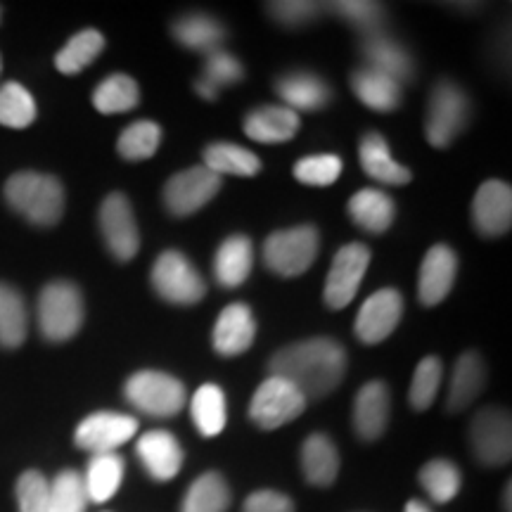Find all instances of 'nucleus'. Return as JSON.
Masks as SVG:
<instances>
[{
	"mask_svg": "<svg viewBox=\"0 0 512 512\" xmlns=\"http://www.w3.org/2000/svg\"><path fill=\"white\" fill-rule=\"evenodd\" d=\"M268 368L271 375L297 387L306 401L323 399L347 375V351L330 337H311L275 351Z\"/></svg>",
	"mask_w": 512,
	"mask_h": 512,
	"instance_id": "1",
	"label": "nucleus"
},
{
	"mask_svg": "<svg viewBox=\"0 0 512 512\" xmlns=\"http://www.w3.org/2000/svg\"><path fill=\"white\" fill-rule=\"evenodd\" d=\"M5 200L34 226H55L64 214V188L55 176L22 171L5 183Z\"/></svg>",
	"mask_w": 512,
	"mask_h": 512,
	"instance_id": "2",
	"label": "nucleus"
},
{
	"mask_svg": "<svg viewBox=\"0 0 512 512\" xmlns=\"http://www.w3.org/2000/svg\"><path fill=\"white\" fill-rule=\"evenodd\" d=\"M83 325V297L67 280L46 285L38 297V328L50 342L72 339Z\"/></svg>",
	"mask_w": 512,
	"mask_h": 512,
	"instance_id": "3",
	"label": "nucleus"
},
{
	"mask_svg": "<svg viewBox=\"0 0 512 512\" xmlns=\"http://www.w3.org/2000/svg\"><path fill=\"white\" fill-rule=\"evenodd\" d=\"M131 406L152 418H174L185 406V387L174 375L162 370H138L124 384Z\"/></svg>",
	"mask_w": 512,
	"mask_h": 512,
	"instance_id": "4",
	"label": "nucleus"
},
{
	"mask_svg": "<svg viewBox=\"0 0 512 512\" xmlns=\"http://www.w3.org/2000/svg\"><path fill=\"white\" fill-rule=\"evenodd\" d=\"M470 121V100L453 81H439L427 105L425 136L434 147H448L465 131Z\"/></svg>",
	"mask_w": 512,
	"mask_h": 512,
	"instance_id": "5",
	"label": "nucleus"
},
{
	"mask_svg": "<svg viewBox=\"0 0 512 512\" xmlns=\"http://www.w3.org/2000/svg\"><path fill=\"white\" fill-rule=\"evenodd\" d=\"M318 256V230L313 226H294L271 233L264 242V264L268 271L283 278L306 273Z\"/></svg>",
	"mask_w": 512,
	"mask_h": 512,
	"instance_id": "6",
	"label": "nucleus"
},
{
	"mask_svg": "<svg viewBox=\"0 0 512 512\" xmlns=\"http://www.w3.org/2000/svg\"><path fill=\"white\" fill-rule=\"evenodd\" d=\"M152 287L164 302L183 306L202 302L207 294V283L200 271L190 264L188 256L174 249L157 256L152 266Z\"/></svg>",
	"mask_w": 512,
	"mask_h": 512,
	"instance_id": "7",
	"label": "nucleus"
},
{
	"mask_svg": "<svg viewBox=\"0 0 512 512\" xmlns=\"http://www.w3.org/2000/svg\"><path fill=\"white\" fill-rule=\"evenodd\" d=\"M304 394L283 377H266L259 384L249 403V418L261 430H278L287 422L297 420L306 408Z\"/></svg>",
	"mask_w": 512,
	"mask_h": 512,
	"instance_id": "8",
	"label": "nucleus"
},
{
	"mask_svg": "<svg viewBox=\"0 0 512 512\" xmlns=\"http://www.w3.org/2000/svg\"><path fill=\"white\" fill-rule=\"evenodd\" d=\"M221 190V176L209 171L207 166H192L181 174H174L166 181L162 200L171 216L185 219V216L200 211L204 204H209Z\"/></svg>",
	"mask_w": 512,
	"mask_h": 512,
	"instance_id": "9",
	"label": "nucleus"
},
{
	"mask_svg": "<svg viewBox=\"0 0 512 512\" xmlns=\"http://www.w3.org/2000/svg\"><path fill=\"white\" fill-rule=\"evenodd\" d=\"M470 444L482 465H508L512 458V422L503 408H484L472 418Z\"/></svg>",
	"mask_w": 512,
	"mask_h": 512,
	"instance_id": "10",
	"label": "nucleus"
},
{
	"mask_svg": "<svg viewBox=\"0 0 512 512\" xmlns=\"http://www.w3.org/2000/svg\"><path fill=\"white\" fill-rule=\"evenodd\" d=\"M370 266V249L361 242H351L339 249L325 280V304L330 309H344L354 302L358 287Z\"/></svg>",
	"mask_w": 512,
	"mask_h": 512,
	"instance_id": "11",
	"label": "nucleus"
},
{
	"mask_svg": "<svg viewBox=\"0 0 512 512\" xmlns=\"http://www.w3.org/2000/svg\"><path fill=\"white\" fill-rule=\"evenodd\" d=\"M100 230L110 252L119 261H131L138 254L140 233L131 202L121 192H112L100 204Z\"/></svg>",
	"mask_w": 512,
	"mask_h": 512,
	"instance_id": "12",
	"label": "nucleus"
},
{
	"mask_svg": "<svg viewBox=\"0 0 512 512\" xmlns=\"http://www.w3.org/2000/svg\"><path fill=\"white\" fill-rule=\"evenodd\" d=\"M138 432V420L126 413L98 411L91 413L76 427L74 441L83 451L95 453H114V448L124 446L133 434Z\"/></svg>",
	"mask_w": 512,
	"mask_h": 512,
	"instance_id": "13",
	"label": "nucleus"
},
{
	"mask_svg": "<svg viewBox=\"0 0 512 512\" xmlns=\"http://www.w3.org/2000/svg\"><path fill=\"white\" fill-rule=\"evenodd\" d=\"M403 316V297L399 290H377L363 302L356 316L354 332L363 344H380L396 330Z\"/></svg>",
	"mask_w": 512,
	"mask_h": 512,
	"instance_id": "14",
	"label": "nucleus"
},
{
	"mask_svg": "<svg viewBox=\"0 0 512 512\" xmlns=\"http://www.w3.org/2000/svg\"><path fill=\"white\" fill-rule=\"evenodd\" d=\"M472 221L486 238H498L512 226V190L508 183L484 181L472 202Z\"/></svg>",
	"mask_w": 512,
	"mask_h": 512,
	"instance_id": "15",
	"label": "nucleus"
},
{
	"mask_svg": "<svg viewBox=\"0 0 512 512\" xmlns=\"http://www.w3.org/2000/svg\"><path fill=\"white\" fill-rule=\"evenodd\" d=\"M361 55H363V60H366L363 67L375 69V72H380L384 76H389V79L399 81L401 86L406 81H413V76H415L413 55L408 53L401 43H396L392 36L384 34V31L363 36Z\"/></svg>",
	"mask_w": 512,
	"mask_h": 512,
	"instance_id": "16",
	"label": "nucleus"
},
{
	"mask_svg": "<svg viewBox=\"0 0 512 512\" xmlns=\"http://www.w3.org/2000/svg\"><path fill=\"white\" fill-rule=\"evenodd\" d=\"M389 413H392V396L389 387L380 380L363 384L354 399V430L363 441L380 439L389 425Z\"/></svg>",
	"mask_w": 512,
	"mask_h": 512,
	"instance_id": "17",
	"label": "nucleus"
},
{
	"mask_svg": "<svg viewBox=\"0 0 512 512\" xmlns=\"http://www.w3.org/2000/svg\"><path fill=\"white\" fill-rule=\"evenodd\" d=\"M458 256L451 247L434 245L425 254L418 278V297L425 306H437L444 302L456 283Z\"/></svg>",
	"mask_w": 512,
	"mask_h": 512,
	"instance_id": "18",
	"label": "nucleus"
},
{
	"mask_svg": "<svg viewBox=\"0 0 512 512\" xmlns=\"http://www.w3.org/2000/svg\"><path fill=\"white\" fill-rule=\"evenodd\" d=\"M136 453L140 463L145 465L147 475L157 482H169L181 472L183 465V446L178 439L166 430H152L145 432L138 439Z\"/></svg>",
	"mask_w": 512,
	"mask_h": 512,
	"instance_id": "19",
	"label": "nucleus"
},
{
	"mask_svg": "<svg viewBox=\"0 0 512 512\" xmlns=\"http://www.w3.org/2000/svg\"><path fill=\"white\" fill-rule=\"evenodd\" d=\"M256 320L247 304H230L214 325V349L221 356H240L254 344Z\"/></svg>",
	"mask_w": 512,
	"mask_h": 512,
	"instance_id": "20",
	"label": "nucleus"
},
{
	"mask_svg": "<svg viewBox=\"0 0 512 512\" xmlns=\"http://www.w3.org/2000/svg\"><path fill=\"white\" fill-rule=\"evenodd\" d=\"M275 91L292 112H316L330 102V86L318 74L294 69L275 81Z\"/></svg>",
	"mask_w": 512,
	"mask_h": 512,
	"instance_id": "21",
	"label": "nucleus"
},
{
	"mask_svg": "<svg viewBox=\"0 0 512 512\" xmlns=\"http://www.w3.org/2000/svg\"><path fill=\"white\" fill-rule=\"evenodd\" d=\"M299 131V114L285 105L256 107L245 117V133L256 143H287Z\"/></svg>",
	"mask_w": 512,
	"mask_h": 512,
	"instance_id": "22",
	"label": "nucleus"
},
{
	"mask_svg": "<svg viewBox=\"0 0 512 512\" xmlns=\"http://www.w3.org/2000/svg\"><path fill=\"white\" fill-rule=\"evenodd\" d=\"M347 211L351 221L356 223L358 228L366 230V233L382 235L392 228L396 207L394 200L387 195V192L377 188H363L358 190L354 197H351L347 204Z\"/></svg>",
	"mask_w": 512,
	"mask_h": 512,
	"instance_id": "23",
	"label": "nucleus"
},
{
	"mask_svg": "<svg viewBox=\"0 0 512 512\" xmlns=\"http://www.w3.org/2000/svg\"><path fill=\"white\" fill-rule=\"evenodd\" d=\"M358 157H361L363 171L375 181L384 185H406L411 181V171L406 166L396 162L389 150L387 138L380 133H366L358 147Z\"/></svg>",
	"mask_w": 512,
	"mask_h": 512,
	"instance_id": "24",
	"label": "nucleus"
},
{
	"mask_svg": "<svg viewBox=\"0 0 512 512\" xmlns=\"http://www.w3.org/2000/svg\"><path fill=\"white\" fill-rule=\"evenodd\" d=\"M254 266V245L247 235H230L223 240L214 259L216 280L228 290L240 287L249 278Z\"/></svg>",
	"mask_w": 512,
	"mask_h": 512,
	"instance_id": "25",
	"label": "nucleus"
},
{
	"mask_svg": "<svg viewBox=\"0 0 512 512\" xmlns=\"http://www.w3.org/2000/svg\"><path fill=\"white\" fill-rule=\"evenodd\" d=\"M486 384V368L484 361L475 351H465L456 361L451 375V389H448V411L458 413L465 411L472 401L482 394Z\"/></svg>",
	"mask_w": 512,
	"mask_h": 512,
	"instance_id": "26",
	"label": "nucleus"
},
{
	"mask_svg": "<svg viewBox=\"0 0 512 512\" xmlns=\"http://www.w3.org/2000/svg\"><path fill=\"white\" fill-rule=\"evenodd\" d=\"M351 88L356 98L375 112H392L401 105V83L375 69L361 67L351 74Z\"/></svg>",
	"mask_w": 512,
	"mask_h": 512,
	"instance_id": "27",
	"label": "nucleus"
},
{
	"mask_svg": "<svg viewBox=\"0 0 512 512\" xmlns=\"http://www.w3.org/2000/svg\"><path fill=\"white\" fill-rule=\"evenodd\" d=\"M302 470L313 486H330L339 475V453L328 434L316 432L302 446Z\"/></svg>",
	"mask_w": 512,
	"mask_h": 512,
	"instance_id": "28",
	"label": "nucleus"
},
{
	"mask_svg": "<svg viewBox=\"0 0 512 512\" xmlns=\"http://www.w3.org/2000/svg\"><path fill=\"white\" fill-rule=\"evenodd\" d=\"M124 472V458L117 456V453H95V456L88 460L86 475H83L88 503L110 501V498L119 491Z\"/></svg>",
	"mask_w": 512,
	"mask_h": 512,
	"instance_id": "29",
	"label": "nucleus"
},
{
	"mask_svg": "<svg viewBox=\"0 0 512 512\" xmlns=\"http://www.w3.org/2000/svg\"><path fill=\"white\" fill-rule=\"evenodd\" d=\"M174 36L181 46L207 55L211 50L221 48L223 38H226V29H223L219 19H214L211 15L190 12V15H183L174 24Z\"/></svg>",
	"mask_w": 512,
	"mask_h": 512,
	"instance_id": "30",
	"label": "nucleus"
},
{
	"mask_svg": "<svg viewBox=\"0 0 512 512\" xmlns=\"http://www.w3.org/2000/svg\"><path fill=\"white\" fill-rule=\"evenodd\" d=\"M202 159L209 171H214L216 176L230 174V176H256L261 171V159L254 155L247 147L235 145V143H211L204 147Z\"/></svg>",
	"mask_w": 512,
	"mask_h": 512,
	"instance_id": "31",
	"label": "nucleus"
},
{
	"mask_svg": "<svg viewBox=\"0 0 512 512\" xmlns=\"http://www.w3.org/2000/svg\"><path fill=\"white\" fill-rule=\"evenodd\" d=\"M192 422L202 437H219L226 430V396L219 384H204L190 401Z\"/></svg>",
	"mask_w": 512,
	"mask_h": 512,
	"instance_id": "32",
	"label": "nucleus"
},
{
	"mask_svg": "<svg viewBox=\"0 0 512 512\" xmlns=\"http://www.w3.org/2000/svg\"><path fill=\"white\" fill-rule=\"evenodd\" d=\"M29 313L22 294L0 283V347L17 349L27 339Z\"/></svg>",
	"mask_w": 512,
	"mask_h": 512,
	"instance_id": "33",
	"label": "nucleus"
},
{
	"mask_svg": "<svg viewBox=\"0 0 512 512\" xmlns=\"http://www.w3.org/2000/svg\"><path fill=\"white\" fill-rule=\"evenodd\" d=\"M230 505V486L219 472H204L190 484L181 512H226Z\"/></svg>",
	"mask_w": 512,
	"mask_h": 512,
	"instance_id": "34",
	"label": "nucleus"
},
{
	"mask_svg": "<svg viewBox=\"0 0 512 512\" xmlns=\"http://www.w3.org/2000/svg\"><path fill=\"white\" fill-rule=\"evenodd\" d=\"M105 48V36L95 29H83L79 34L67 41L60 53L55 57L57 72L62 74H79L91 64L95 57Z\"/></svg>",
	"mask_w": 512,
	"mask_h": 512,
	"instance_id": "35",
	"label": "nucleus"
},
{
	"mask_svg": "<svg viewBox=\"0 0 512 512\" xmlns=\"http://www.w3.org/2000/svg\"><path fill=\"white\" fill-rule=\"evenodd\" d=\"M140 91L138 83L126 74H112L95 88L93 105L100 114L131 112L138 105Z\"/></svg>",
	"mask_w": 512,
	"mask_h": 512,
	"instance_id": "36",
	"label": "nucleus"
},
{
	"mask_svg": "<svg viewBox=\"0 0 512 512\" xmlns=\"http://www.w3.org/2000/svg\"><path fill=\"white\" fill-rule=\"evenodd\" d=\"M420 484L434 503H448L458 496L460 486H463V475H460L456 463L439 458L422 465Z\"/></svg>",
	"mask_w": 512,
	"mask_h": 512,
	"instance_id": "37",
	"label": "nucleus"
},
{
	"mask_svg": "<svg viewBox=\"0 0 512 512\" xmlns=\"http://www.w3.org/2000/svg\"><path fill=\"white\" fill-rule=\"evenodd\" d=\"M86 505V486L76 470H62L48 484L46 512H86Z\"/></svg>",
	"mask_w": 512,
	"mask_h": 512,
	"instance_id": "38",
	"label": "nucleus"
},
{
	"mask_svg": "<svg viewBox=\"0 0 512 512\" xmlns=\"http://www.w3.org/2000/svg\"><path fill=\"white\" fill-rule=\"evenodd\" d=\"M159 143H162V128L155 121H133L121 131L117 150L119 155L128 159V162H143L150 159L157 152Z\"/></svg>",
	"mask_w": 512,
	"mask_h": 512,
	"instance_id": "39",
	"label": "nucleus"
},
{
	"mask_svg": "<svg viewBox=\"0 0 512 512\" xmlns=\"http://www.w3.org/2000/svg\"><path fill=\"white\" fill-rule=\"evenodd\" d=\"M36 119V102L22 83L8 81L0 86V124L8 128H27Z\"/></svg>",
	"mask_w": 512,
	"mask_h": 512,
	"instance_id": "40",
	"label": "nucleus"
},
{
	"mask_svg": "<svg viewBox=\"0 0 512 512\" xmlns=\"http://www.w3.org/2000/svg\"><path fill=\"white\" fill-rule=\"evenodd\" d=\"M441 377H444V366H441L439 358H422L413 373L411 392H408V399H411V406L415 411H427V408L432 406L441 387Z\"/></svg>",
	"mask_w": 512,
	"mask_h": 512,
	"instance_id": "41",
	"label": "nucleus"
},
{
	"mask_svg": "<svg viewBox=\"0 0 512 512\" xmlns=\"http://www.w3.org/2000/svg\"><path fill=\"white\" fill-rule=\"evenodd\" d=\"M339 17L347 19L351 27L363 31V36L377 34L384 27V8L380 3H368V0H339L330 5Z\"/></svg>",
	"mask_w": 512,
	"mask_h": 512,
	"instance_id": "42",
	"label": "nucleus"
},
{
	"mask_svg": "<svg viewBox=\"0 0 512 512\" xmlns=\"http://www.w3.org/2000/svg\"><path fill=\"white\" fill-rule=\"evenodd\" d=\"M292 174L299 183L325 188V185H332L339 176H342V159L337 155L302 157L297 164H294Z\"/></svg>",
	"mask_w": 512,
	"mask_h": 512,
	"instance_id": "43",
	"label": "nucleus"
},
{
	"mask_svg": "<svg viewBox=\"0 0 512 512\" xmlns=\"http://www.w3.org/2000/svg\"><path fill=\"white\" fill-rule=\"evenodd\" d=\"M242 76H245V69L242 64L235 60L228 50L216 48L207 53V60H204V76L209 83H214L216 88L230 86V83H238Z\"/></svg>",
	"mask_w": 512,
	"mask_h": 512,
	"instance_id": "44",
	"label": "nucleus"
},
{
	"mask_svg": "<svg viewBox=\"0 0 512 512\" xmlns=\"http://www.w3.org/2000/svg\"><path fill=\"white\" fill-rule=\"evenodd\" d=\"M17 505L19 512H46L48 479L38 470H27L17 479Z\"/></svg>",
	"mask_w": 512,
	"mask_h": 512,
	"instance_id": "45",
	"label": "nucleus"
},
{
	"mask_svg": "<svg viewBox=\"0 0 512 512\" xmlns=\"http://www.w3.org/2000/svg\"><path fill=\"white\" fill-rule=\"evenodd\" d=\"M268 10L285 27H302L318 17L320 5L309 0H280V3L268 5Z\"/></svg>",
	"mask_w": 512,
	"mask_h": 512,
	"instance_id": "46",
	"label": "nucleus"
},
{
	"mask_svg": "<svg viewBox=\"0 0 512 512\" xmlns=\"http://www.w3.org/2000/svg\"><path fill=\"white\" fill-rule=\"evenodd\" d=\"M242 512H294V503L290 496L280 494V491L261 489L247 498Z\"/></svg>",
	"mask_w": 512,
	"mask_h": 512,
	"instance_id": "47",
	"label": "nucleus"
},
{
	"mask_svg": "<svg viewBox=\"0 0 512 512\" xmlns=\"http://www.w3.org/2000/svg\"><path fill=\"white\" fill-rule=\"evenodd\" d=\"M195 91H197V95H202L204 100H216V95H219V88H216L214 83H209L207 79L197 81Z\"/></svg>",
	"mask_w": 512,
	"mask_h": 512,
	"instance_id": "48",
	"label": "nucleus"
},
{
	"mask_svg": "<svg viewBox=\"0 0 512 512\" xmlns=\"http://www.w3.org/2000/svg\"><path fill=\"white\" fill-rule=\"evenodd\" d=\"M403 512H432V510L427 508V503H422V501H408L406 510Z\"/></svg>",
	"mask_w": 512,
	"mask_h": 512,
	"instance_id": "49",
	"label": "nucleus"
},
{
	"mask_svg": "<svg viewBox=\"0 0 512 512\" xmlns=\"http://www.w3.org/2000/svg\"><path fill=\"white\" fill-rule=\"evenodd\" d=\"M505 512H510V486L505 489Z\"/></svg>",
	"mask_w": 512,
	"mask_h": 512,
	"instance_id": "50",
	"label": "nucleus"
}]
</instances>
